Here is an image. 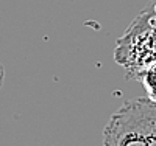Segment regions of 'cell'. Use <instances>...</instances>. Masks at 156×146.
<instances>
[{"mask_svg": "<svg viewBox=\"0 0 156 146\" xmlns=\"http://www.w3.org/2000/svg\"><path fill=\"white\" fill-rule=\"evenodd\" d=\"M103 146H148L145 97L125 103L109 117Z\"/></svg>", "mask_w": 156, "mask_h": 146, "instance_id": "6da1fadb", "label": "cell"}, {"mask_svg": "<svg viewBox=\"0 0 156 146\" xmlns=\"http://www.w3.org/2000/svg\"><path fill=\"white\" fill-rule=\"evenodd\" d=\"M3 78H5V69H3V64L0 62V87L3 84Z\"/></svg>", "mask_w": 156, "mask_h": 146, "instance_id": "277c9868", "label": "cell"}, {"mask_svg": "<svg viewBox=\"0 0 156 146\" xmlns=\"http://www.w3.org/2000/svg\"><path fill=\"white\" fill-rule=\"evenodd\" d=\"M142 86L145 89V97L156 103V61L151 62L148 67L144 70V75H142Z\"/></svg>", "mask_w": 156, "mask_h": 146, "instance_id": "7a4b0ae2", "label": "cell"}, {"mask_svg": "<svg viewBox=\"0 0 156 146\" xmlns=\"http://www.w3.org/2000/svg\"><path fill=\"white\" fill-rule=\"evenodd\" d=\"M145 114H147V135L148 146H156V103L145 97Z\"/></svg>", "mask_w": 156, "mask_h": 146, "instance_id": "3957f363", "label": "cell"}]
</instances>
